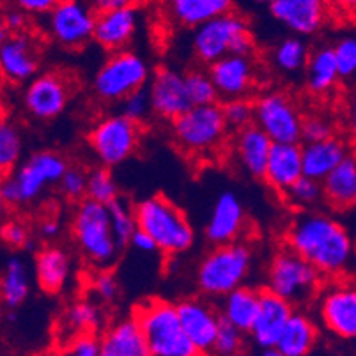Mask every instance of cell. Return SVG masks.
Listing matches in <instances>:
<instances>
[{
    "mask_svg": "<svg viewBox=\"0 0 356 356\" xmlns=\"http://www.w3.org/2000/svg\"><path fill=\"white\" fill-rule=\"evenodd\" d=\"M286 243L323 278H344L353 266L351 234L341 220L328 213L302 211L294 216L287 227Z\"/></svg>",
    "mask_w": 356,
    "mask_h": 356,
    "instance_id": "cell-1",
    "label": "cell"
},
{
    "mask_svg": "<svg viewBox=\"0 0 356 356\" xmlns=\"http://www.w3.org/2000/svg\"><path fill=\"white\" fill-rule=\"evenodd\" d=\"M137 229L153 239L156 250L168 257L186 254L195 243L192 222L176 202L161 195H151L134 206Z\"/></svg>",
    "mask_w": 356,
    "mask_h": 356,
    "instance_id": "cell-2",
    "label": "cell"
},
{
    "mask_svg": "<svg viewBox=\"0 0 356 356\" xmlns=\"http://www.w3.org/2000/svg\"><path fill=\"white\" fill-rule=\"evenodd\" d=\"M134 317L149 356H200L181 326L176 303L151 298L137 305Z\"/></svg>",
    "mask_w": 356,
    "mask_h": 356,
    "instance_id": "cell-3",
    "label": "cell"
},
{
    "mask_svg": "<svg viewBox=\"0 0 356 356\" xmlns=\"http://www.w3.org/2000/svg\"><path fill=\"white\" fill-rule=\"evenodd\" d=\"M67 167L63 154L50 149L35 151L0 179V193L8 206H29L48 188L59 184Z\"/></svg>",
    "mask_w": 356,
    "mask_h": 356,
    "instance_id": "cell-4",
    "label": "cell"
},
{
    "mask_svg": "<svg viewBox=\"0 0 356 356\" xmlns=\"http://www.w3.org/2000/svg\"><path fill=\"white\" fill-rule=\"evenodd\" d=\"M254 264V250L245 241L216 245L200 259L195 284L208 298H223L236 287L245 286Z\"/></svg>",
    "mask_w": 356,
    "mask_h": 356,
    "instance_id": "cell-5",
    "label": "cell"
},
{
    "mask_svg": "<svg viewBox=\"0 0 356 356\" xmlns=\"http://www.w3.org/2000/svg\"><path fill=\"white\" fill-rule=\"evenodd\" d=\"M71 232L82 257L96 270H110L118 262L119 247L110 227L108 209L90 199L79 200L71 220Z\"/></svg>",
    "mask_w": 356,
    "mask_h": 356,
    "instance_id": "cell-6",
    "label": "cell"
},
{
    "mask_svg": "<svg viewBox=\"0 0 356 356\" xmlns=\"http://www.w3.org/2000/svg\"><path fill=\"white\" fill-rule=\"evenodd\" d=\"M170 134L184 154L206 160L222 151L227 142L229 128L220 105L213 103L190 106L184 114L170 121Z\"/></svg>",
    "mask_w": 356,
    "mask_h": 356,
    "instance_id": "cell-7",
    "label": "cell"
},
{
    "mask_svg": "<svg viewBox=\"0 0 356 356\" xmlns=\"http://www.w3.org/2000/svg\"><path fill=\"white\" fill-rule=\"evenodd\" d=\"M321 282L316 268L291 248L278 250L266 268V291L293 307L312 302L321 291Z\"/></svg>",
    "mask_w": 356,
    "mask_h": 356,
    "instance_id": "cell-8",
    "label": "cell"
},
{
    "mask_svg": "<svg viewBox=\"0 0 356 356\" xmlns=\"http://www.w3.org/2000/svg\"><path fill=\"white\" fill-rule=\"evenodd\" d=\"M151 67L134 50L114 51L99 66L92 80V92L99 102L121 103L126 96L147 86Z\"/></svg>",
    "mask_w": 356,
    "mask_h": 356,
    "instance_id": "cell-9",
    "label": "cell"
},
{
    "mask_svg": "<svg viewBox=\"0 0 356 356\" xmlns=\"http://www.w3.org/2000/svg\"><path fill=\"white\" fill-rule=\"evenodd\" d=\"M142 140V124L129 121L122 114H110L92 124L87 142L105 168L118 167L134 156Z\"/></svg>",
    "mask_w": 356,
    "mask_h": 356,
    "instance_id": "cell-10",
    "label": "cell"
},
{
    "mask_svg": "<svg viewBox=\"0 0 356 356\" xmlns=\"http://www.w3.org/2000/svg\"><path fill=\"white\" fill-rule=\"evenodd\" d=\"M254 103V124L273 144H300L303 115L284 90H268Z\"/></svg>",
    "mask_w": 356,
    "mask_h": 356,
    "instance_id": "cell-11",
    "label": "cell"
},
{
    "mask_svg": "<svg viewBox=\"0 0 356 356\" xmlns=\"http://www.w3.org/2000/svg\"><path fill=\"white\" fill-rule=\"evenodd\" d=\"M44 18L50 40L60 48L80 50L92 41L96 11L86 0H60Z\"/></svg>",
    "mask_w": 356,
    "mask_h": 356,
    "instance_id": "cell-12",
    "label": "cell"
},
{
    "mask_svg": "<svg viewBox=\"0 0 356 356\" xmlns=\"http://www.w3.org/2000/svg\"><path fill=\"white\" fill-rule=\"evenodd\" d=\"M317 312L321 323L332 335L342 341H353L356 337V289L346 278H333L319 291Z\"/></svg>",
    "mask_w": 356,
    "mask_h": 356,
    "instance_id": "cell-13",
    "label": "cell"
},
{
    "mask_svg": "<svg viewBox=\"0 0 356 356\" xmlns=\"http://www.w3.org/2000/svg\"><path fill=\"white\" fill-rule=\"evenodd\" d=\"M22 99L25 112L35 121H54L70 105L71 86L59 71H44L29 80Z\"/></svg>",
    "mask_w": 356,
    "mask_h": 356,
    "instance_id": "cell-14",
    "label": "cell"
},
{
    "mask_svg": "<svg viewBox=\"0 0 356 356\" xmlns=\"http://www.w3.org/2000/svg\"><path fill=\"white\" fill-rule=\"evenodd\" d=\"M248 22L238 13H225L213 20L195 27L192 38V50L195 59L204 66L216 63L229 55L236 35L248 31Z\"/></svg>",
    "mask_w": 356,
    "mask_h": 356,
    "instance_id": "cell-15",
    "label": "cell"
},
{
    "mask_svg": "<svg viewBox=\"0 0 356 356\" xmlns=\"http://www.w3.org/2000/svg\"><path fill=\"white\" fill-rule=\"evenodd\" d=\"M41 54L35 40L27 32L9 34L0 44V76L22 86L40 73Z\"/></svg>",
    "mask_w": 356,
    "mask_h": 356,
    "instance_id": "cell-16",
    "label": "cell"
},
{
    "mask_svg": "<svg viewBox=\"0 0 356 356\" xmlns=\"http://www.w3.org/2000/svg\"><path fill=\"white\" fill-rule=\"evenodd\" d=\"M209 79L218 92V99L247 98L257 82V64L254 57L225 55L209 64Z\"/></svg>",
    "mask_w": 356,
    "mask_h": 356,
    "instance_id": "cell-17",
    "label": "cell"
},
{
    "mask_svg": "<svg viewBox=\"0 0 356 356\" xmlns=\"http://www.w3.org/2000/svg\"><path fill=\"white\" fill-rule=\"evenodd\" d=\"M176 310L190 342L195 346L200 356H208L213 351L216 332L222 321L218 310L202 298H186L176 303Z\"/></svg>",
    "mask_w": 356,
    "mask_h": 356,
    "instance_id": "cell-18",
    "label": "cell"
},
{
    "mask_svg": "<svg viewBox=\"0 0 356 356\" xmlns=\"http://www.w3.org/2000/svg\"><path fill=\"white\" fill-rule=\"evenodd\" d=\"M149 103L151 114L163 121H174L192 106L183 73L172 67H163L149 79Z\"/></svg>",
    "mask_w": 356,
    "mask_h": 356,
    "instance_id": "cell-19",
    "label": "cell"
},
{
    "mask_svg": "<svg viewBox=\"0 0 356 356\" xmlns=\"http://www.w3.org/2000/svg\"><path fill=\"white\" fill-rule=\"evenodd\" d=\"M140 27V11L134 4L96 13L92 41L106 51L128 50Z\"/></svg>",
    "mask_w": 356,
    "mask_h": 356,
    "instance_id": "cell-20",
    "label": "cell"
},
{
    "mask_svg": "<svg viewBox=\"0 0 356 356\" xmlns=\"http://www.w3.org/2000/svg\"><path fill=\"white\" fill-rule=\"evenodd\" d=\"M247 229V213L245 206L231 190L220 193L213 204L211 215H209L204 234L206 239L216 245H227V243L239 241Z\"/></svg>",
    "mask_w": 356,
    "mask_h": 356,
    "instance_id": "cell-21",
    "label": "cell"
},
{
    "mask_svg": "<svg viewBox=\"0 0 356 356\" xmlns=\"http://www.w3.org/2000/svg\"><path fill=\"white\" fill-rule=\"evenodd\" d=\"M271 16L294 35H314L328 24L330 8L325 0H277Z\"/></svg>",
    "mask_w": 356,
    "mask_h": 356,
    "instance_id": "cell-22",
    "label": "cell"
},
{
    "mask_svg": "<svg viewBox=\"0 0 356 356\" xmlns=\"http://www.w3.org/2000/svg\"><path fill=\"white\" fill-rule=\"evenodd\" d=\"M293 310L294 307L287 303L286 300L275 296L273 293L266 289L261 291L257 316H255L254 325L248 332L252 341L261 349L275 348Z\"/></svg>",
    "mask_w": 356,
    "mask_h": 356,
    "instance_id": "cell-23",
    "label": "cell"
},
{
    "mask_svg": "<svg viewBox=\"0 0 356 356\" xmlns=\"http://www.w3.org/2000/svg\"><path fill=\"white\" fill-rule=\"evenodd\" d=\"M271 145H273V142L255 124L236 131L231 142L236 165L241 168L243 174H247L254 179H262V176H264Z\"/></svg>",
    "mask_w": 356,
    "mask_h": 356,
    "instance_id": "cell-24",
    "label": "cell"
},
{
    "mask_svg": "<svg viewBox=\"0 0 356 356\" xmlns=\"http://www.w3.org/2000/svg\"><path fill=\"white\" fill-rule=\"evenodd\" d=\"M303 176L302 145L300 144H273L268 154L266 168L262 179L275 192L284 193L291 184Z\"/></svg>",
    "mask_w": 356,
    "mask_h": 356,
    "instance_id": "cell-25",
    "label": "cell"
},
{
    "mask_svg": "<svg viewBox=\"0 0 356 356\" xmlns=\"http://www.w3.org/2000/svg\"><path fill=\"white\" fill-rule=\"evenodd\" d=\"M35 282L44 293L59 294L67 287L73 273L71 257L63 247L48 245L41 248L34 261Z\"/></svg>",
    "mask_w": 356,
    "mask_h": 356,
    "instance_id": "cell-26",
    "label": "cell"
},
{
    "mask_svg": "<svg viewBox=\"0 0 356 356\" xmlns=\"http://www.w3.org/2000/svg\"><path fill=\"white\" fill-rule=\"evenodd\" d=\"M348 154H351L349 145L342 138L330 137L319 142H310L302 145V170L303 176L321 183L337 165Z\"/></svg>",
    "mask_w": 356,
    "mask_h": 356,
    "instance_id": "cell-27",
    "label": "cell"
},
{
    "mask_svg": "<svg viewBox=\"0 0 356 356\" xmlns=\"http://www.w3.org/2000/svg\"><path fill=\"white\" fill-rule=\"evenodd\" d=\"M323 200L335 211H348L356 204V160L348 154L321 181Z\"/></svg>",
    "mask_w": 356,
    "mask_h": 356,
    "instance_id": "cell-28",
    "label": "cell"
},
{
    "mask_svg": "<svg viewBox=\"0 0 356 356\" xmlns=\"http://www.w3.org/2000/svg\"><path fill=\"white\" fill-rule=\"evenodd\" d=\"M319 341V328L307 312L293 310L275 349L284 356H309Z\"/></svg>",
    "mask_w": 356,
    "mask_h": 356,
    "instance_id": "cell-29",
    "label": "cell"
},
{
    "mask_svg": "<svg viewBox=\"0 0 356 356\" xmlns=\"http://www.w3.org/2000/svg\"><path fill=\"white\" fill-rule=\"evenodd\" d=\"M98 356H149L135 317L114 323L99 339Z\"/></svg>",
    "mask_w": 356,
    "mask_h": 356,
    "instance_id": "cell-30",
    "label": "cell"
},
{
    "mask_svg": "<svg viewBox=\"0 0 356 356\" xmlns=\"http://www.w3.org/2000/svg\"><path fill=\"white\" fill-rule=\"evenodd\" d=\"M259 298H261V291L254 289V287H236L234 291L222 298V305L218 310L220 319L238 328L239 332L248 333L254 325L255 316H257Z\"/></svg>",
    "mask_w": 356,
    "mask_h": 356,
    "instance_id": "cell-31",
    "label": "cell"
},
{
    "mask_svg": "<svg viewBox=\"0 0 356 356\" xmlns=\"http://www.w3.org/2000/svg\"><path fill=\"white\" fill-rule=\"evenodd\" d=\"M105 323V314H103L102 307L95 303L92 300H76L71 303L59 319V337H63V341L70 342L71 339L79 335H86V333H96Z\"/></svg>",
    "mask_w": 356,
    "mask_h": 356,
    "instance_id": "cell-32",
    "label": "cell"
},
{
    "mask_svg": "<svg viewBox=\"0 0 356 356\" xmlns=\"http://www.w3.org/2000/svg\"><path fill=\"white\" fill-rule=\"evenodd\" d=\"M168 16L181 27L195 29L232 11L234 0H165Z\"/></svg>",
    "mask_w": 356,
    "mask_h": 356,
    "instance_id": "cell-33",
    "label": "cell"
},
{
    "mask_svg": "<svg viewBox=\"0 0 356 356\" xmlns=\"http://www.w3.org/2000/svg\"><path fill=\"white\" fill-rule=\"evenodd\" d=\"M305 87L312 96L330 95L339 83V71H337L335 57H333L332 44L314 48L309 54L305 64Z\"/></svg>",
    "mask_w": 356,
    "mask_h": 356,
    "instance_id": "cell-34",
    "label": "cell"
},
{
    "mask_svg": "<svg viewBox=\"0 0 356 356\" xmlns=\"http://www.w3.org/2000/svg\"><path fill=\"white\" fill-rule=\"evenodd\" d=\"M31 294V273L22 257H11L0 275V303L8 310H16Z\"/></svg>",
    "mask_w": 356,
    "mask_h": 356,
    "instance_id": "cell-35",
    "label": "cell"
},
{
    "mask_svg": "<svg viewBox=\"0 0 356 356\" xmlns=\"http://www.w3.org/2000/svg\"><path fill=\"white\" fill-rule=\"evenodd\" d=\"M310 50L305 40H302L300 35H287L271 50V63L280 73L291 76L305 70Z\"/></svg>",
    "mask_w": 356,
    "mask_h": 356,
    "instance_id": "cell-36",
    "label": "cell"
},
{
    "mask_svg": "<svg viewBox=\"0 0 356 356\" xmlns=\"http://www.w3.org/2000/svg\"><path fill=\"white\" fill-rule=\"evenodd\" d=\"M24 137L11 121L0 115V177L8 176L20 163Z\"/></svg>",
    "mask_w": 356,
    "mask_h": 356,
    "instance_id": "cell-37",
    "label": "cell"
},
{
    "mask_svg": "<svg viewBox=\"0 0 356 356\" xmlns=\"http://www.w3.org/2000/svg\"><path fill=\"white\" fill-rule=\"evenodd\" d=\"M108 209V218H110V227L114 232V238L118 241L119 247H126L131 238V234L137 229V222H135V213L134 206L122 197H118L114 202H110L106 206Z\"/></svg>",
    "mask_w": 356,
    "mask_h": 356,
    "instance_id": "cell-38",
    "label": "cell"
},
{
    "mask_svg": "<svg viewBox=\"0 0 356 356\" xmlns=\"http://www.w3.org/2000/svg\"><path fill=\"white\" fill-rule=\"evenodd\" d=\"M119 195L118 181L114 179L110 168L96 167L87 172V190L86 199L95 200V202L108 206L110 202H114Z\"/></svg>",
    "mask_w": 356,
    "mask_h": 356,
    "instance_id": "cell-39",
    "label": "cell"
},
{
    "mask_svg": "<svg viewBox=\"0 0 356 356\" xmlns=\"http://www.w3.org/2000/svg\"><path fill=\"white\" fill-rule=\"evenodd\" d=\"M286 202L298 211H310L323 200L321 183L302 176L282 193Z\"/></svg>",
    "mask_w": 356,
    "mask_h": 356,
    "instance_id": "cell-40",
    "label": "cell"
},
{
    "mask_svg": "<svg viewBox=\"0 0 356 356\" xmlns=\"http://www.w3.org/2000/svg\"><path fill=\"white\" fill-rule=\"evenodd\" d=\"M184 87H186V95H188L192 106H202V105H213L218 103V92H216L215 86H213L209 73L206 70H190L188 73L183 74Z\"/></svg>",
    "mask_w": 356,
    "mask_h": 356,
    "instance_id": "cell-41",
    "label": "cell"
},
{
    "mask_svg": "<svg viewBox=\"0 0 356 356\" xmlns=\"http://www.w3.org/2000/svg\"><path fill=\"white\" fill-rule=\"evenodd\" d=\"M220 108H222L223 121L227 124L229 131H239V129L254 124V103H252V99H225L223 105H220Z\"/></svg>",
    "mask_w": 356,
    "mask_h": 356,
    "instance_id": "cell-42",
    "label": "cell"
},
{
    "mask_svg": "<svg viewBox=\"0 0 356 356\" xmlns=\"http://www.w3.org/2000/svg\"><path fill=\"white\" fill-rule=\"evenodd\" d=\"M339 79L349 82L356 74V38L353 34L342 35L332 47Z\"/></svg>",
    "mask_w": 356,
    "mask_h": 356,
    "instance_id": "cell-43",
    "label": "cell"
},
{
    "mask_svg": "<svg viewBox=\"0 0 356 356\" xmlns=\"http://www.w3.org/2000/svg\"><path fill=\"white\" fill-rule=\"evenodd\" d=\"M243 349H245V333L229 323L220 321L211 353L218 356H238L241 355Z\"/></svg>",
    "mask_w": 356,
    "mask_h": 356,
    "instance_id": "cell-44",
    "label": "cell"
},
{
    "mask_svg": "<svg viewBox=\"0 0 356 356\" xmlns=\"http://www.w3.org/2000/svg\"><path fill=\"white\" fill-rule=\"evenodd\" d=\"M0 241L15 250H31L34 247L29 227L22 220H8L0 223Z\"/></svg>",
    "mask_w": 356,
    "mask_h": 356,
    "instance_id": "cell-45",
    "label": "cell"
},
{
    "mask_svg": "<svg viewBox=\"0 0 356 356\" xmlns=\"http://www.w3.org/2000/svg\"><path fill=\"white\" fill-rule=\"evenodd\" d=\"M121 114L128 118L129 121L138 122V124H142L149 115H153L151 114V103H149L147 90H135L129 96H126L121 102Z\"/></svg>",
    "mask_w": 356,
    "mask_h": 356,
    "instance_id": "cell-46",
    "label": "cell"
},
{
    "mask_svg": "<svg viewBox=\"0 0 356 356\" xmlns=\"http://www.w3.org/2000/svg\"><path fill=\"white\" fill-rule=\"evenodd\" d=\"M59 186L70 200L86 199L87 172L82 167H67L59 181Z\"/></svg>",
    "mask_w": 356,
    "mask_h": 356,
    "instance_id": "cell-47",
    "label": "cell"
},
{
    "mask_svg": "<svg viewBox=\"0 0 356 356\" xmlns=\"http://www.w3.org/2000/svg\"><path fill=\"white\" fill-rule=\"evenodd\" d=\"M90 289L105 303H112L119 296V280L110 270H98L90 278Z\"/></svg>",
    "mask_w": 356,
    "mask_h": 356,
    "instance_id": "cell-48",
    "label": "cell"
},
{
    "mask_svg": "<svg viewBox=\"0 0 356 356\" xmlns=\"http://www.w3.org/2000/svg\"><path fill=\"white\" fill-rule=\"evenodd\" d=\"M330 137H333V124L328 121V119L321 118V115H310V118L303 119V124H302L303 144L325 140V138H330Z\"/></svg>",
    "mask_w": 356,
    "mask_h": 356,
    "instance_id": "cell-49",
    "label": "cell"
},
{
    "mask_svg": "<svg viewBox=\"0 0 356 356\" xmlns=\"http://www.w3.org/2000/svg\"><path fill=\"white\" fill-rule=\"evenodd\" d=\"M99 339L95 333H86L71 339L66 344L63 356H98Z\"/></svg>",
    "mask_w": 356,
    "mask_h": 356,
    "instance_id": "cell-50",
    "label": "cell"
},
{
    "mask_svg": "<svg viewBox=\"0 0 356 356\" xmlns=\"http://www.w3.org/2000/svg\"><path fill=\"white\" fill-rule=\"evenodd\" d=\"M16 8L27 16H47L60 0H15Z\"/></svg>",
    "mask_w": 356,
    "mask_h": 356,
    "instance_id": "cell-51",
    "label": "cell"
},
{
    "mask_svg": "<svg viewBox=\"0 0 356 356\" xmlns=\"http://www.w3.org/2000/svg\"><path fill=\"white\" fill-rule=\"evenodd\" d=\"M0 20H2V24H4L6 31H8L9 34H20V32H25V29H27L29 16L25 15L22 9L16 8L6 11Z\"/></svg>",
    "mask_w": 356,
    "mask_h": 356,
    "instance_id": "cell-52",
    "label": "cell"
},
{
    "mask_svg": "<svg viewBox=\"0 0 356 356\" xmlns=\"http://www.w3.org/2000/svg\"><path fill=\"white\" fill-rule=\"evenodd\" d=\"M128 245H131V247L137 252H140V254H154V252H158L153 239L149 238L145 232H142L140 229H135V232L131 234V238H129Z\"/></svg>",
    "mask_w": 356,
    "mask_h": 356,
    "instance_id": "cell-53",
    "label": "cell"
},
{
    "mask_svg": "<svg viewBox=\"0 0 356 356\" xmlns=\"http://www.w3.org/2000/svg\"><path fill=\"white\" fill-rule=\"evenodd\" d=\"M90 8L95 9L96 13L108 11V9H118L122 8V6L134 4V0H86Z\"/></svg>",
    "mask_w": 356,
    "mask_h": 356,
    "instance_id": "cell-54",
    "label": "cell"
},
{
    "mask_svg": "<svg viewBox=\"0 0 356 356\" xmlns=\"http://www.w3.org/2000/svg\"><path fill=\"white\" fill-rule=\"evenodd\" d=\"M60 232V223L54 218L43 220L40 225V234L43 239H55Z\"/></svg>",
    "mask_w": 356,
    "mask_h": 356,
    "instance_id": "cell-55",
    "label": "cell"
},
{
    "mask_svg": "<svg viewBox=\"0 0 356 356\" xmlns=\"http://www.w3.org/2000/svg\"><path fill=\"white\" fill-rule=\"evenodd\" d=\"M330 9H337L341 13H353L356 8V0H325Z\"/></svg>",
    "mask_w": 356,
    "mask_h": 356,
    "instance_id": "cell-56",
    "label": "cell"
},
{
    "mask_svg": "<svg viewBox=\"0 0 356 356\" xmlns=\"http://www.w3.org/2000/svg\"><path fill=\"white\" fill-rule=\"evenodd\" d=\"M8 211H9L8 202H6L4 197H2V193H0V223L4 222L6 218H8Z\"/></svg>",
    "mask_w": 356,
    "mask_h": 356,
    "instance_id": "cell-57",
    "label": "cell"
},
{
    "mask_svg": "<svg viewBox=\"0 0 356 356\" xmlns=\"http://www.w3.org/2000/svg\"><path fill=\"white\" fill-rule=\"evenodd\" d=\"M261 356H284V355L280 351H277L275 348H271V349H264V351L261 353Z\"/></svg>",
    "mask_w": 356,
    "mask_h": 356,
    "instance_id": "cell-58",
    "label": "cell"
},
{
    "mask_svg": "<svg viewBox=\"0 0 356 356\" xmlns=\"http://www.w3.org/2000/svg\"><path fill=\"white\" fill-rule=\"evenodd\" d=\"M8 35H9V32L6 31L4 24H2V20H0V44H2V41H4Z\"/></svg>",
    "mask_w": 356,
    "mask_h": 356,
    "instance_id": "cell-59",
    "label": "cell"
},
{
    "mask_svg": "<svg viewBox=\"0 0 356 356\" xmlns=\"http://www.w3.org/2000/svg\"><path fill=\"white\" fill-rule=\"evenodd\" d=\"M255 2H259V4L271 6V4H275V2H277V0H255Z\"/></svg>",
    "mask_w": 356,
    "mask_h": 356,
    "instance_id": "cell-60",
    "label": "cell"
}]
</instances>
